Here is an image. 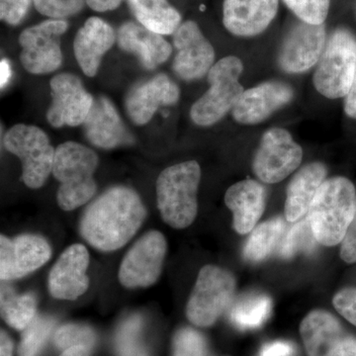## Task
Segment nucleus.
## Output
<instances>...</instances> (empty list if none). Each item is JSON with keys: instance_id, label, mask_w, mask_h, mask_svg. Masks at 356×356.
<instances>
[{"instance_id": "obj_1", "label": "nucleus", "mask_w": 356, "mask_h": 356, "mask_svg": "<svg viewBox=\"0 0 356 356\" xmlns=\"http://www.w3.org/2000/svg\"><path fill=\"white\" fill-rule=\"evenodd\" d=\"M146 216L137 192L126 186L111 187L84 211L81 234L91 247L113 252L136 235Z\"/></svg>"}, {"instance_id": "obj_2", "label": "nucleus", "mask_w": 356, "mask_h": 356, "mask_svg": "<svg viewBox=\"0 0 356 356\" xmlns=\"http://www.w3.org/2000/svg\"><path fill=\"white\" fill-rule=\"evenodd\" d=\"M356 214V191L348 178L325 179L318 189L308 217L316 240L325 247L343 242Z\"/></svg>"}, {"instance_id": "obj_3", "label": "nucleus", "mask_w": 356, "mask_h": 356, "mask_svg": "<svg viewBox=\"0 0 356 356\" xmlns=\"http://www.w3.org/2000/svg\"><path fill=\"white\" fill-rule=\"evenodd\" d=\"M97 166V154L79 143H63L56 149L51 173L60 182L57 201L60 209H76L95 195L97 184L93 175Z\"/></svg>"}, {"instance_id": "obj_4", "label": "nucleus", "mask_w": 356, "mask_h": 356, "mask_svg": "<svg viewBox=\"0 0 356 356\" xmlns=\"http://www.w3.org/2000/svg\"><path fill=\"white\" fill-rule=\"evenodd\" d=\"M201 168L189 161L168 166L156 180V201L163 221L172 228L191 226L197 216Z\"/></svg>"}, {"instance_id": "obj_5", "label": "nucleus", "mask_w": 356, "mask_h": 356, "mask_svg": "<svg viewBox=\"0 0 356 356\" xmlns=\"http://www.w3.org/2000/svg\"><path fill=\"white\" fill-rule=\"evenodd\" d=\"M243 70L242 60L235 56L222 58L211 67L207 74L209 89L191 109V120L196 125H214L234 109L245 91L240 83Z\"/></svg>"}, {"instance_id": "obj_6", "label": "nucleus", "mask_w": 356, "mask_h": 356, "mask_svg": "<svg viewBox=\"0 0 356 356\" xmlns=\"http://www.w3.org/2000/svg\"><path fill=\"white\" fill-rule=\"evenodd\" d=\"M355 72V36L348 30L337 29L327 40L314 74V86L329 99L346 97Z\"/></svg>"}, {"instance_id": "obj_7", "label": "nucleus", "mask_w": 356, "mask_h": 356, "mask_svg": "<svg viewBox=\"0 0 356 356\" xmlns=\"http://www.w3.org/2000/svg\"><path fill=\"white\" fill-rule=\"evenodd\" d=\"M235 292L236 280L229 270L211 264L202 267L187 303V318L198 327L214 325L231 306Z\"/></svg>"}, {"instance_id": "obj_8", "label": "nucleus", "mask_w": 356, "mask_h": 356, "mask_svg": "<svg viewBox=\"0 0 356 356\" xmlns=\"http://www.w3.org/2000/svg\"><path fill=\"white\" fill-rule=\"evenodd\" d=\"M6 151L15 154L22 163V180L26 186L38 189L53 172L56 149L42 129L17 124L9 129L3 138Z\"/></svg>"}, {"instance_id": "obj_9", "label": "nucleus", "mask_w": 356, "mask_h": 356, "mask_svg": "<svg viewBox=\"0 0 356 356\" xmlns=\"http://www.w3.org/2000/svg\"><path fill=\"white\" fill-rule=\"evenodd\" d=\"M69 24L65 20L48 19L21 33L19 58L32 74H47L60 69L63 63L60 38Z\"/></svg>"}, {"instance_id": "obj_10", "label": "nucleus", "mask_w": 356, "mask_h": 356, "mask_svg": "<svg viewBox=\"0 0 356 356\" xmlns=\"http://www.w3.org/2000/svg\"><path fill=\"white\" fill-rule=\"evenodd\" d=\"M302 159L303 149L291 134L282 128L269 129L262 136L252 170L264 184H278L299 168Z\"/></svg>"}, {"instance_id": "obj_11", "label": "nucleus", "mask_w": 356, "mask_h": 356, "mask_svg": "<svg viewBox=\"0 0 356 356\" xmlns=\"http://www.w3.org/2000/svg\"><path fill=\"white\" fill-rule=\"evenodd\" d=\"M168 243L163 234L151 231L131 248L122 261L119 280L126 288H146L161 276Z\"/></svg>"}, {"instance_id": "obj_12", "label": "nucleus", "mask_w": 356, "mask_h": 356, "mask_svg": "<svg viewBox=\"0 0 356 356\" xmlns=\"http://www.w3.org/2000/svg\"><path fill=\"white\" fill-rule=\"evenodd\" d=\"M51 103L47 120L55 128L83 125L92 107L95 98L86 91L81 79L62 72L50 81Z\"/></svg>"}, {"instance_id": "obj_13", "label": "nucleus", "mask_w": 356, "mask_h": 356, "mask_svg": "<svg viewBox=\"0 0 356 356\" xmlns=\"http://www.w3.org/2000/svg\"><path fill=\"white\" fill-rule=\"evenodd\" d=\"M300 334L308 356H356V337L346 334L329 312L309 313L302 321Z\"/></svg>"}, {"instance_id": "obj_14", "label": "nucleus", "mask_w": 356, "mask_h": 356, "mask_svg": "<svg viewBox=\"0 0 356 356\" xmlns=\"http://www.w3.org/2000/svg\"><path fill=\"white\" fill-rule=\"evenodd\" d=\"M173 46L177 55L172 69L184 81L202 79L215 64L214 48L194 21L180 24L173 34Z\"/></svg>"}, {"instance_id": "obj_15", "label": "nucleus", "mask_w": 356, "mask_h": 356, "mask_svg": "<svg viewBox=\"0 0 356 356\" xmlns=\"http://www.w3.org/2000/svg\"><path fill=\"white\" fill-rule=\"evenodd\" d=\"M327 43L325 24L300 22L288 32L278 57V65L287 74H303L318 64Z\"/></svg>"}, {"instance_id": "obj_16", "label": "nucleus", "mask_w": 356, "mask_h": 356, "mask_svg": "<svg viewBox=\"0 0 356 356\" xmlns=\"http://www.w3.org/2000/svg\"><path fill=\"white\" fill-rule=\"evenodd\" d=\"M50 245L42 236L22 235L14 240L0 236V277L19 280L50 261Z\"/></svg>"}, {"instance_id": "obj_17", "label": "nucleus", "mask_w": 356, "mask_h": 356, "mask_svg": "<svg viewBox=\"0 0 356 356\" xmlns=\"http://www.w3.org/2000/svg\"><path fill=\"white\" fill-rule=\"evenodd\" d=\"M179 98L177 84L165 74H158L140 81L128 91L126 112L136 125H146L161 107L177 104Z\"/></svg>"}, {"instance_id": "obj_18", "label": "nucleus", "mask_w": 356, "mask_h": 356, "mask_svg": "<svg viewBox=\"0 0 356 356\" xmlns=\"http://www.w3.org/2000/svg\"><path fill=\"white\" fill-rule=\"evenodd\" d=\"M293 97L294 91L289 84L266 81L243 91L240 100L232 110V115L238 123L255 125L289 104Z\"/></svg>"}, {"instance_id": "obj_19", "label": "nucleus", "mask_w": 356, "mask_h": 356, "mask_svg": "<svg viewBox=\"0 0 356 356\" xmlns=\"http://www.w3.org/2000/svg\"><path fill=\"white\" fill-rule=\"evenodd\" d=\"M83 127L89 143L100 149H112L135 144V138L122 121L118 110L105 96L95 99Z\"/></svg>"}, {"instance_id": "obj_20", "label": "nucleus", "mask_w": 356, "mask_h": 356, "mask_svg": "<svg viewBox=\"0 0 356 356\" xmlns=\"http://www.w3.org/2000/svg\"><path fill=\"white\" fill-rule=\"evenodd\" d=\"M89 254L81 243L70 245L51 268L49 290L51 296L60 300H76L88 289L86 270Z\"/></svg>"}, {"instance_id": "obj_21", "label": "nucleus", "mask_w": 356, "mask_h": 356, "mask_svg": "<svg viewBox=\"0 0 356 356\" xmlns=\"http://www.w3.org/2000/svg\"><path fill=\"white\" fill-rule=\"evenodd\" d=\"M278 7L280 0H224L222 23L235 36H257L271 24Z\"/></svg>"}, {"instance_id": "obj_22", "label": "nucleus", "mask_w": 356, "mask_h": 356, "mask_svg": "<svg viewBox=\"0 0 356 356\" xmlns=\"http://www.w3.org/2000/svg\"><path fill=\"white\" fill-rule=\"evenodd\" d=\"M117 43L121 50L135 56L140 64L149 70L165 64L172 53V44L163 35L132 21L120 26L117 32Z\"/></svg>"}, {"instance_id": "obj_23", "label": "nucleus", "mask_w": 356, "mask_h": 356, "mask_svg": "<svg viewBox=\"0 0 356 356\" xmlns=\"http://www.w3.org/2000/svg\"><path fill=\"white\" fill-rule=\"evenodd\" d=\"M117 40L113 28L99 17H90L76 33L74 57L86 76L93 77L99 70L105 54Z\"/></svg>"}, {"instance_id": "obj_24", "label": "nucleus", "mask_w": 356, "mask_h": 356, "mask_svg": "<svg viewBox=\"0 0 356 356\" xmlns=\"http://www.w3.org/2000/svg\"><path fill=\"white\" fill-rule=\"evenodd\" d=\"M225 203L233 212L234 229L245 235L255 228L266 210V188L255 180L236 182L225 194Z\"/></svg>"}, {"instance_id": "obj_25", "label": "nucleus", "mask_w": 356, "mask_h": 356, "mask_svg": "<svg viewBox=\"0 0 356 356\" xmlns=\"http://www.w3.org/2000/svg\"><path fill=\"white\" fill-rule=\"evenodd\" d=\"M327 168L322 163H311L293 177L287 187L285 220L296 222L307 216L314 198L327 177Z\"/></svg>"}, {"instance_id": "obj_26", "label": "nucleus", "mask_w": 356, "mask_h": 356, "mask_svg": "<svg viewBox=\"0 0 356 356\" xmlns=\"http://www.w3.org/2000/svg\"><path fill=\"white\" fill-rule=\"evenodd\" d=\"M140 25L161 35H173L181 24V15L168 0H128Z\"/></svg>"}, {"instance_id": "obj_27", "label": "nucleus", "mask_w": 356, "mask_h": 356, "mask_svg": "<svg viewBox=\"0 0 356 356\" xmlns=\"http://www.w3.org/2000/svg\"><path fill=\"white\" fill-rule=\"evenodd\" d=\"M285 229L286 222L282 217L273 218L255 227L243 248L245 259L252 262L266 259L280 245Z\"/></svg>"}, {"instance_id": "obj_28", "label": "nucleus", "mask_w": 356, "mask_h": 356, "mask_svg": "<svg viewBox=\"0 0 356 356\" xmlns=\"http://www.w3.org/2000/svg\"><path fill=\"white\" fill-rule=\"evenodd\" d=\"M1 315L16 330H25L36 317V299L33 294L17 295L8 285H1Z\"/></svg>"}, {"instance_id": "obj_29", "label": "nucleus", "mask_w": 356, "mask_h": 356, "mask_svg": "<svg viewBox=\"0 0 356 356\" xmlns=\"http://www.w3.org/2000/svg\"><path fill=\"white\" fill-rule=\"evenodd\" d=\"M271 307V300L266 295H250L234 304L229 312V318L240 329H255L266 322Z\"/></svg>"}, {"instance_id": "obj_30", "label": "nucleus", "mask_w": 356, "mask_h": 356, "mask_svg": "<svg viewBox=\"0 0 356 356\" xmlns=\"http://www.w3.org/2000/svg\"><path fill=\"white\" fill-rule=\"evenodd\" d=\"M318 241L314 236L308 215L287 232L280 243V254L285 259L297 254H312L317 248Z\"/></svg>"}, {"instance_id": "obj_31", "label": "nucleus", "mask_w": 356, "mask_h": 356, "mask_svg": "<svg viewBox=\"0 0 356 356\" xmlns=\"http://www.w3.org/2000/svg\"><path fill=\"white\" fill-rule=\"evenodd\" d=\"M142 327L140 315L131 316L122 323L115 339L117 356H149L140 341Z\"/></svg>"}, {"instance_id": "obj_32", "label": "nucleus", "mask_w": 356, "mask_h": 356, "mask_svg": "<svg viewBox=\"0 0 356 356\" xmlns=\"http://www.w3.org/2000/svg\"><path fill=\"white\" fill-rule=\"evenodd\" d=\"M55 325V320L44 316L35 317L23 332L19 356H37Z\"/></svg>"}, {"instance_id": "obj_33", "label": "nucleus", "mask_w": 356, "mask_h": 356, "mask_svg": "<svg viewBox=\"0 0 356 356\" xmlns=\"http://www.w3.org/2000/svg\"><path fill=\"white\" fill-rule=\"evenodd\" d=\"M283 2L300 21L315 25L324 24L331 6V0H283Z\"/></svg>"}, {"instance_id": "obj_34", "label": "nucleus", "mask_w": 356, "mask_h": 356, "mask_svg": "<svg viewBox=\"0 0 356 356\" xmlns=\"http://www.w3.org/2000/svg\"><path fill=\"white\" fill-rule=\"evenodd\" d=\"M54 343L62 350H67L74 346L93 348L96 343V334L88 325L67 324L60 327L56 332Z\"/></svg>"}, {"instance_id": "obj_35", "label": "nucleus", "mask_w": 356, "mask_h": 356, "mask_svg": "<svg viewBox=\"0 0 356 356\" xmlns=\"http://www.w3.org/2000/svg\"><path fill=\"white\" fill-rule=\"evenodd\" d=\"M207 343L200 332L184 327L175 334L173 356H207Z\"/></svg>"}, {"instance_id": "obj_36", "label": "nucleus", "mask_w": 356, "mask_h": 356, "mask_svg": "<svg viewBox=\"0 0 356 356\" xmlns=\"http://www.w3.org/2000/svg\"><path fill=\"white\" fill-rule=\"evenodd\" d=\"M86 0H34V6L42 15L50 19L65 20L83 10Z\"/></svg>"}, {"instance_id": "obj_37", "label": "nucleus", "mask_w": 356, "mask_h": 356, "mask_svg": "<svg viewBox=\"0 0 356 356\" xmlns=\"http://www.w3.org/2000/svg\"><path fill=\"white\" fill-rule=\"evenodd\" d=\"M34 0H0V18L7 24L19 25Z\"/></svg>"}, {"instance_id": "obj_38", "label": "nucleus", "mask_w": 356, "mask_h": 356, "mask_svg": "<svg viewBox=\"0 0 356 356\" xmlns=\"http://www.w3.org/2000/svg\"><path fill=\"white\" fill-rule=\"evenodd\" d=\"M336 310L356 327V288H343L332 299Z\"/></svg>"}, {"instance_id": "obj_39", "label": "nucleus", "mask_w": 356, "mask_h": 356, "mask_svg": "<svg viewBox=\"0 0 356 356\" xmlns=\"http://www.w3.org/2000/svg\"><path fill=\"white\" fill-rule=\"evenodd\" d=\"M341 259L346 264L356 262V214L341 242Z\"/></svg>"}, {"instance_id": "obj_40", "label": "nucleus", "mask_w": 356, "mask_h": 356, "mask_svg": "<svg viewBox=\"0 0 356 356\" xmlns=\"http://www.w3.org/2000/svg\"><path fill=\"white\" fill-rule=\"evenodd\" d=\"M294 351L292 343L277 341L266 344L259 351V356H293Z\"/></svg>"}, {"instance_id": "obj_41", "label": "nucleus", "mask_w": 356, "mask_h": 356, "mask_svg": "<svg viewBox=\"0 0 356 356\" xmlns=\"http://www.w3.org/2000/svg\"><path fill=\"white\" fill-rule=\"evenodd\" d=\"M344 112L350 118L356 119V72L350 90L344 97Z\"/></svg>"}, {"instance_id": "obj_42", "label": "nucleus", "mask_w": 356, "mask_h": 356, "mask_svg": "<svg viewBox=\"0 0 356 356\" xmlns=\"http://www.w3.org/2000/svg\"><path fill=\"white\" fill-rule=\"evenodd\" d=\"M88 6L96 13H106L118 8L124 0H86Z\"/></svg>"}, {"instance_id": "obj_43", "label": "nucleus", "mask_w": 356, "mask_h": 356, "mask_svg": "<svg viewBox=\"0 0 356 356\" xmlns=\"http://www.w3.org/2000/svg\"><path fill=\"white\" fill-rule=\"evenodd\" d=\"M13 76V69H11L10 63L6 58H2L0 62V86L1 88H6Z\"/></svg>"}, {"instance_id": "obj_44", "label": "nucleus", "mask_w": 356, "mask_h": 356, "mask_svg": "<svg viewBox=\"0 0 356 356\" xmlns=\"http://www.w3.org/2000/svg\"><path fill=\"white\" fill-rule=\"evenodd\" d=\"M92 348L88 346H74L65 350L60 356H89Z\"/></svg>"}, {"instance_id": "obj_45", "label": "nucleus", "mask_w": 356, "mask_h": 356, "mask_svg": "<svg viewBox=\"0 0 356 356\" xmlns=\"http://www.w3.org/2000/svg\"><path fill=\"white\" fill-rule=\"evenodd\" d=\"M0 344H1V348H0L1 356H13V343L6 332H1V341H0Z\"/></svg>"}, {"instance_id": "obj_46", "label": "nucleus", "mask_w": 356, "mask_h": 356, "mask_svg": "<svg viewBox=\"0 0 356 356\" xmlns=\"http://www.w3.org/2000/svg\"><path fill=\"white\" fill-rule=\"evenodd\" d=\"M222 356H227V355H222Z\"/></svg>"}]
</instances>
